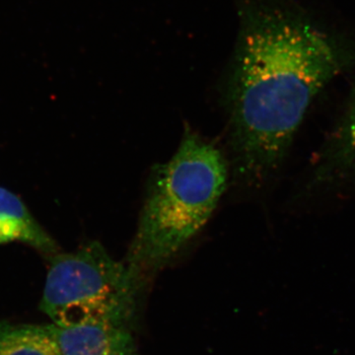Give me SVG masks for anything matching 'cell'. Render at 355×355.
Wrapping results in <instances>:
<instances>
[{
    "label": "cell",
    "instance_id": "8992f818",
    "mask_svg": "<svg viewBox=\"0 0 355 355\" xmlns=\"http://www.w3.org/2000/svg\"><path fill=\"white\" fill-rule=\"evenodd\" d=\"M322 177L355 175V88L322 157Z\"/></svg>",
    "mask_w": 355,
    "mask_h": 355
},
{
    "label": "cell",
    "instance_id": "3957f363",
    "mask_svg": "<svg viewBox=\"0 0 355 355\" xmlns=\"http://www.w3.org/2000/svg\"><path fill=\"white\" fill-rule=\"evenodd\" d=\"M139 284L100 243L50 258L40 308L62 328L108 319L132 321Z\"/></svg>",
    "mask_w": 355,
    "mask_h": 355
},
{
    "label": "cell",
    "instance_id": "277c9868",
    "mask_svg": "<svg viewBox=\"0 0 355 355\" xmlns=\"http://www.w3.org/2000/svg\"><path fill=\"white\" fill-rule=\"evenodd\" d=\"M130 320L108 319L62 328L48 324L60 355H137Z\"/></svg>",
    "mask_w": 355,
    "mask_h": 355
},
{
    "label": "cell",
    "instance_id": "52a82bcc",
    "mask_svg": "<svg viewBox=\"0 0 355 355\" xmlns=\"http://www.w3.org/2000/svg\"><path fill=\"white\" fill-rule=\"evenodd\" d=\"M0 355H60L49 326L0 322Z\"/></svg>",
    "mask_w": 355,
    "mask_h": 355
},
{
    "label": "cell",
    "instance_id": "6da1fadb",
    "mask_svg": "<svg viewBox=\"0 0 355 355\" xmlns=\"http://www.w3.org/2000/svg\"><path fill=\"white\" fill-rule=\"evenodd\" d=\"M227 80L235 168L250 184L279 168L315 96L350 62L338 40L277 0H240Z\"/></svg>",
    "mask_w": 355,
    "mask_h": 355
},
{
    "label": "cell",
    "instance_id": "5b68a950",
    "mask_svg": "<svg viewBox=\"0 0 355 355\" xmlns=\"http://www.w3.org/2000/svg\"><path fill=\"white\" fill-rule=\"evenodd\" d=\"M20 242L40 253H60L58 243L35 218L25 202L12 191L0 187V245Z\"/></svg>",
    "mask_w": 355,
    "mask_h": 355
},
{
    "label": "cell",
    "instance_id": "7a4b0ae2",
    "mask_svg": "<svg viewBox=\"0 0 355 355\" xmlns=\"http://www.w3.org/2000/svg\"><path fill=\"white\" fill-rule=\"evenodd\" d=\"M227 184V166L216 147L191 130L177 153L153 172L137 233L125 266L139 284L157 272L205 226Z\"/></svg>",
    "mask_w": 355,
    "mask_h": 355
}]
</instances>
